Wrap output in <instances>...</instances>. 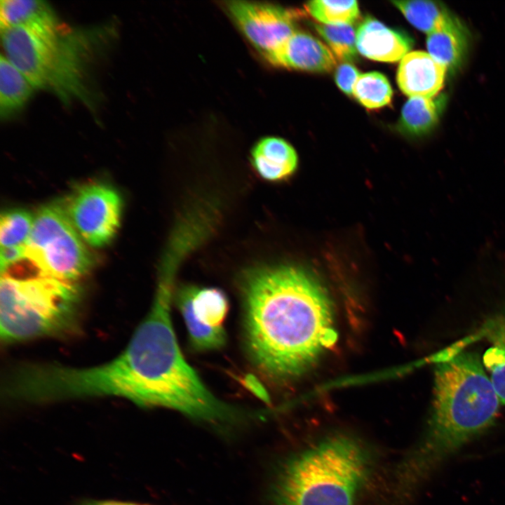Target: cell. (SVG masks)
Listing matches in <instances>:
<instances>
[{
  "mask_svg": "<svg viewBox=\"0 0 505 505\" xmlns=\"http://www.w3.org/2000/svg\"><path fill=\"white\" fill-rule=\"evenodd\" d=\"M247 351L276 380L309 369L336 341L333 309L323 285L295 265H259L239 280Z\"/></svg>",
  "mask_w": 505,
  "mask_h": 505,
  "instance_id": "cell-1",
  "label": "cell"
},
{
  "mask_svg": "<svg viewBox=\"0 0 505 505\" xmlns=\"http://www.w3.org/2000/svg\"><path fill=\"white\" fill-rule=\"evenodd\" d=\"M172 281L163 274L149 312L126 347L132 402L213 424L235 422L239 411L208 390L180 349L171 321Z\"/></svg>",
  "mask_w": 505,
  "mask_h": 505,
  "instance_id": "cell-2",
  "label": "cell"
},
{
  "mask_svg": "<svg viewBox=\"0 0 505 505\" xmlns=\"http://www.w3.org/2000/svg\"><path fill=\"white\" fill-rule=\"evenodd\" d=\"M436 359L426 431L398 470L400 480L412 489L492 425L499 411V399L477 353L452 348Z\"/></svg>",
  "mask_w": 505,
  "mask_h": 505,
  "instance_id": "cell-3",
  "label": "cell"
},
{
  "mask_svg": "<svg viewBox=\"0 0 505 505\" xmlns=\"http://www.w3.org/2000/svg\"><path fill=\"white\" fill-rule=\"evenodd\" d=\"M1 35L4 56L35 89L53 93L65 105L79 101L95 109L92 75L116 37L112 23L74 28L60 21L34 22Z\"/></svg>",
  "mask_w": 505,
  "mask_h": 505,
  "instance_id": "cell-4",
  "label": "cell"
},
{
  "mask_svg": "<svg viewBox=\"0 0 505 505\" xmlns=\"http://www.w3.org/2000/svg\"><path fill=\"white\" fill-rule=\"evenodd\" d=\"M375 458L359 438L327 435L285 460L271 488L275 505H356Z\"/></svg>",
  "mask_w": 505,
  "mask_h": 505,
  "instance_id": "cell-5",
  "label": "cell"
},
{
  "mask_svg": "<svg viewBox=\"0 0 505 505\" xmlns=\"http://www.w3.org/2000/svg\"><path fill=\"white\" fill-rule=\"evenodd\" d=\"M1 271L0 336L6 344L67 335L78 325L81 292L76 283L40 272L26 258Z\"/></svg>",
  "mask_w": 505,
  "mask_h": 505,
  "instance_id": "cell-6",
  "label": "cell"
},
{
  "mask_svg": "<svg viewBox=\"0 0 505 505\" xmlns=\"http://www.w3.org/2000/svg\"><path fill=\"white\" fill-rule=\"evenodd\" d=\"M25 257L42 274L74 283L94 263L61 202L45 205L34 215Z\"/></svg>",
  "mask_w": 505,
  "mask_h": 505,
  "instance_id": "cell-7",
  "label": "cell"
},
{
  "mask_svg": "<svg viewBox=\"0 0 505 505\" xmlns=\"http://www.w3.org/2000/svg\"><path fill=\"white\" fill-rule=\"evenodd\" d=\"M61 204L79 236L91 246H104L116 234L122 200L111 185L100 182L84 183L76 187Z\"/></svg>",
  "mask_w": 505,
  "mask_h": 505,
  "instance_id": "cell-8",
  "label": "cell"
},
{
  "mask_svg": "<svg viewBox=\"0 0 505 505\" xmlns=\"http://www.w3.org/2000/svg\"><path fill=\"white\" fill-rule=\"evenodd\" d=\"M225 7L243 35L262 55L297 31L296 21L302 16L299 10L267 3L229 1L225 2Z\"/></svg>",
  "mask_w": 505,
  "mask_h": 505,
  "instance_id": "cell-9",
  "label": "cell"
},
{
  "mask_svg": "<svg viewBox=\"0 0 505 505\" xmlns=\"http://www.w3.org/2000/svg\"><path fill=\"white\" fill-rule=\"evenodd\" d=\"M262 56L274 66L309 72H330L336 65L335 57L326 46L299 30Z\"/></svg>",
  "mask_w": 505,
  "mask_h": 505,
  "instance_id": "cell-10",
  "label": "cell"
},
{
  "mask_svg": "<svg viewBox=\"0 0 505 505\" xmlns=\"http://www.w3.org/2000/svg\"><path fill=\"white\" fill-rule=\"evenodd\" d=\"M446 70L427 53L409 52L400 60L398 84L410 97H433L443 86Z\"/></svg>",
  "mask_w": 505,
  "mask_h": 505,
  "instance_id": "cell-11",
  "label": "cell"
},
{
  "mask_svg": "<svg viewBox=\"0 0 505 505\" xmlns=\"http://www.w3.org/2000/svg\"><path fill=\"white\" fill-rule=\"evenodd\" d=\"M412 41L407 34L391 29L370 17L366 18L356 30L358 51L370 59L395 62L409 53Z\"/></svg>",
  "mask_w": 505,
  "mask_h": 505,
  "instance_id": "cell-12",
  "label": "cell"
},
{
  "mask_svg": "<svg viewBox=\"0 0 505 505\" xmlns=\"http://www.w3.org/2000/svg\"><path fill=\"white\" fill-rule=\"evenodd\" d=\"M251 163L262 179L281 182L290 178L297 168V155L283 139L266 137L259 140L251 151Z\"/></svg>",
  "mask_w": 505,
  "mask_h": 505,
  "instance_id": "cell-13",
  "label": "cell"
},
{
  "mask_svg": "<svg viewBox=\"0 0 505 505\" xmlns=\"http://www.w3.org/2000/svg\"><path fill=\"white\" fill-rule=\"evenodd\" d=\"M428 53L446 69L457 67L465 55L467 35L465 28L450 16L438 29L428 34Z\"/></svg>",
  "mask_w": 505,
  "mask_h": 505,
  "instance_id": "cell-14",
  "label": "cell"
},
{
  "mask_svg": "<svg viewBox=\"0 0 505 505\" xmlns=\"http://www.w3.org/2000/svg\"><path fill=\"white\" fill-rule=\"evenodd\" d=\"M36 90L4 55L0 57V116L6 120L19 112Z\"/></svg>",
  "mask_w": 505,
  "mask_h": 505,
  "instance_id": "cell-15",
  "label": "cell"
},
{
  "mask_svg": "<svg viewBox=\"0 0 505 505\" xmlns=\"http://www.w3.org/2000/svg\"><path fill=\"white\" fill-rule=\"evenodd\" d=\"M446 102L445 96L412 97L404 105L400 119L407 133L420 136L430 132L437 124Z\"/></svg>",
  "mask_w": 505,
  "mask_h": 505,
  "instance_id": "cell-16",
  "label": "cell"
},
{
  "mask_svg": "<svg viewBox=\"0 0 505 505\" xmlns=\"http://www.w3.org/2000/svg\"><path fill=\"white\" fill-rule=\"evenodd\" d=\"M485 331L492 345L483 355V364L500 403L505 405V317L490 321Z\"/></svg>",
  "mask_w": 505,
  "mask_h": 505,
  "instance_id": "cell-17",
  "label": "cell"
},
{
  "mask_svg": "<svg viewBox=\"0 0 505 505\" xmlns=\"http://www.w3.org/2000/svg\"><path fill=\"white\" fill-rule=\"evenodd\" d=\"M52 7L41 0H1V32L11 27L34 22L59 21Z\"/></svg>",
  "mask_w": 505,
  "mask_h": 505,
  "instance_id": "cell-18",
  "label": "cell"
},
{
  "mask_svg": "<svg viewBox=\"0 0 505 505\" xmlns=\"http://www.w3.org/2000/svg\"><path fill=\"white\" fill-rule=\"evenodd\" d=\"M177 303L184 320L191 345L197 350L217 349L224 345L226 333L222 328H211L201 323L194 316L191 306V288L184 286L177 292Z\"/></svg>",
  "mask_w": 505,
  "mask_h": 505,
  "instance_id": "cell-19",
  "label": "cell"
},
{
  "mask_svg": "<svg viewBox=\"0 0 505 505\" xmlns=\"http://www.w3.org/2000/svg\"><path fill=\"white\" fill-rule=\"evenodd\" d=\"M193 313L202 324L222 328L229 304L225 293L216 288H197L190 285Z\"/></svg>",
  "mask_w": 505,
  "mask_h": 505,
  "instance_id": "cell-20",
  "label": "cell"
},
{
  "mask_svg": "<svg viewBox=\"0 0 505 505\" xmlns=\"http://www.w3.org/2000/svg\"><path fill=\"white\" fill-rule=\"evenodd\" d=\"M392 3L417 29L430 34L440 28L451 16L438 1H393Z\"/></svg>",
  "mask_w": 505,
  "mask_h": 505,
  "instance_id": "cell-21",
  "label": "cell"
},
{
  "mask_svg": "<svg viewBox=\"0 0 505 505\" xmlns=\"http://www.w3.org/2000/svg\"><path fill=\"white\" fill-rule=\"evenodd\" d=\"M307 11L324 25H353L359 18L358 2L316 0L304 5Z\"/></svg>",
  "mask_w": 505,
  "mask_h": 505,
  "instance_id": "cell-22",
  "label": "cell"
},
{
  "mask_svg": "<svg viewBox=\"0 0 505 505\" xmlns=\"http://www.w3.org/2000/svg\"><path fill=\"white\" fill-rule=\"evenodd\" d=\"M353 95L365 107L376 109L388 105L393 92L384 75L372 72L359 75L353 88Z\"/></svg>",
  "mask_w": 505,
  "mask_h": 505,
  "instance_id": "cell-23",
  "label": "cell"
},
{
  "mask_svg": "<svg viewBox=\"0 0 505 505\" xmlns=\"http://www.w3.org/2000/svg\"><path fill=\"white\" fill-rule=\"evenodd\" d=\"M34 222V216L21 208L1 213L0 242L1 248L26 247Z\"/></svg>",
  "mask_w": 505,
  "mask_h": 505,
  "instance_id": "cell-24",
  "label": "cell"
},
{
  "mask_svg": "<svg viewBox=\"0 0 505 505\" xmlns=\"http://www.w3.org/2000/svg\"><path fill=\"white\" fill-rule=\"evenodd\" d=\"M315 27L339 60L351 61L356 58V31L352 25L317 24Z\"/></svg>",
  "mask_w": 505,
  "mask_h": 505,
  "instance_id": "cell-25",
  "label": "cell"
},
{
  "mask_svg": "<svg viewBox=\"0 0 505 505\" xmlns=\"http://www.w3.org/2000/svg\"><path fill=\"white\" fill-rule=\"evenodd\" d=\"M359 75L358 70L354 65L343 63L337 69L335 81L343 92L347 95H352L354 84Z\"/></svg>",
  "mask_w": 505,
  "mask_h": 505,
  "instance_id": "cell-26",
  "label": "cell"
},
{
  "mask_svg": "<svg viewBox=\"0 0 505 505\" xmlns=\"http://www.w3.org/2000/svg\"><path fill=\"white\" fill-rule=\"evenodd\" d=\"M25 257V247L1 248V272Z\"/></svg>",
  "mask_w": 505,
  "mask_h": 505,
  "instance_id": "cell-27",
  "label": "cell"
},
{
  "mask_svg": "<svg viewBox=\"0 0 505 505\" xmlns=\"http://www.w3.org/2000/svg\"><path fill=\"white\" fill-rule=\"evenodd\" d=\"M244 386L264 403H270V397L262 383L252 374H248L243 381Z\"/></svg>",
  "mask_w": 505,
  "mask_h": 505,
  "instance_id": "cell-28",
  "label": "cell"
},
{
  "mask_svg": "<svg viewBox=\"0 0 505 505\" xmlns=\"http://www.w3.org/2000/svg\"><path fill=\"white\" fill-rule=\"evenodd\" d=\"M87 505H130V504H126V503H123V502L114 501H105L95 502V503L89 504Z\"/></svg>",
  "mask_w": 505,
  "mask_h": 505,
  "instance_id": "cell-29",
  "label": "cell"
},
{
  "mask_svg": "<svg viewBox=\"0 0 505 505\" xmlns=\"http://www.w3.org/2000/svg\"><path fill=\"white\" fill-rule=\"evenodd\" d=\"M130 505H146V504H130Z\"/></svg>",
  "mask_w": 505,
  "mask_h": 505,
  "instance_id": "cell-30",
  "label": "cell"
}]
</instances>
